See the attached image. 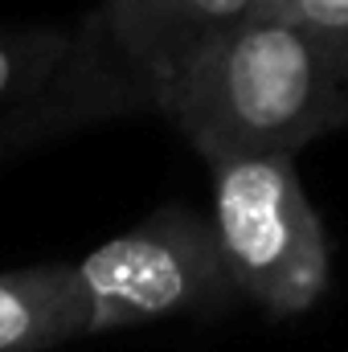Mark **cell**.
<instances>
[{
  "label": "cell",
  "instance_id": "52a82bcc",
  "mask_svg": "<svg viewBox=\"0 0 348 352\" xmlns=\"http://www.w3.org/2000/svg\"><path fill=\"white\" fill-rule=\"evenodd\" d=\"M107 115L87 102V98H54L41 107H25L12 115H0V164L37 148V144H54L70 131H83L90 123H102Z\"/></svg>",
  "mask_w": 348,
  "mask_h": 352
},
{
  "label": "cell",
  "instance_id": "3957f363",
  "mask_svg": "<svg viewBox=\"0 0 348 352\" xmlns=\"http://www.w3.org/2000/svg\"><path fill=\"white\" fill-rule=\"evenodd\" d=\"M70 270L87 336L176 316H221L242 303L217 254L209 217L188 205L156 209L83 263H70Z\"/></svg>",
  "mask_w": 348,
  "mask_h": 352
},
{
  "label": "cell",
  "instance_id": "7a4b0ae2",
  "mask_svg": "<svg viewBox=\"0 0 348 352\" xmlns=\"http://www.w3.org/2000/svg\"><path fill=\"white\" fill-rule=\"evenodd\" d=\"M209 168V230L238 295L266 316L312 311L332 283V246L295 156H246Z\"/></svg>",
  "mask_w": 348,
  "mask_h": 352
},
{
  "label": "cell",
  "instance_id": "6da1fadb",
  "mask_svg": "<svg viewBox=\"0 0 348 352\" xmlns=\"http://www.w3.org/2000/svg\"><path fill=\"white\" fill-rule=\"evenodd\" d=\"M156 111L209 164L295 156L348 123V41L250 12L176 74Z\"/></svg>",
  "mask_w": 348,
  "mask_h": 352
},
{
  "label": "cell",
  "instance_id": "5b68a950",
  "mask_svg": "<svg viewBox=\"0 0 348 352\" xmlns=\"http://www.w3.org/2000/svg\"><path fill=\"white\" fill-rule=\"evenodd\" d=\"M54 98H87L107 119L127 115L83 70L74 29H0V115Z\"/></svg>",
  "mask_w": 348,
  "mask_h": 352
},
{
  "label": "cell",
  "instance_id": "8992f818",
  "mask_svg": "<svg viewBox=\"0 0 348 352\" xmlns=\"http://www.w3.org/2000/svg\"><path fill=\"white\" fill-rule=\"evenodd\" d=\"M83 336L70 263L0 270V352H45Z\"/></svg>",
  "mask_w": 348,
  "mask_h": 352
},
{
  "label": "cell",
  "instance_id": "277c9868",
  "mask_svg": "<svg viewBox=\"0 0 348 352\" xmlns=\"http://www.w3.org/2000/svg\"><path fill=\"white\" fill-rule=\"evenodd\" d=\"M262 0H98L74 29V54L127 115L156 111L176 74Z\"/></svg>",
  "mask_w": 348,
  "mask_h": 352
},
{
  "label": "cell",
  "instance_id": "ba28073f",
  "mask_svg": "<svg viewBox=\"0 0 348 352\" xmlns=\"http://www.w3.org/2000/svg\"><path fill=\"white\" fill-rule=\"evenodd\" d=\"M254 12L348 41V0H262Z\"/></svg>",
  "mask_w": 348,
  "mask_h": 352
}]
</instances>
